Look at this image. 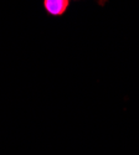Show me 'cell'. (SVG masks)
I'll list each match as a JSON object with an SVG mask.
<instances>
[{"instance_id":"1","label":"cell","mask_w":139,"mask_h":155,"mask_svg":"<svg viewBox=\"0 0 139 155\" xmlns=\"http://www.w3.org/2000/svg\"><path fill=\"white\" fill-rule=\"evenodd\" d=\"M68 3L70 0H44V6L48 14L58 16L66 11Z\"/></svg>"}]
</instances>
